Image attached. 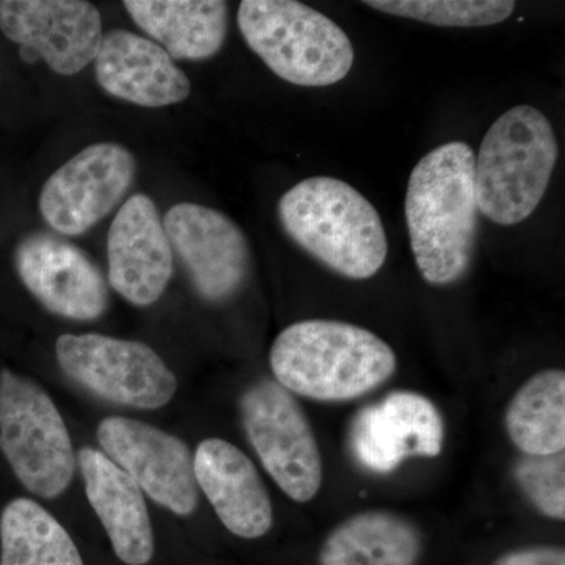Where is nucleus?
Wrapping results in <instances>:
<instances>
[{
  "label": "nucleus",
  "instance_id": "nucleus-1",
  "mask_svg": "<svg viewBox=\"0 0 565 565\" xmlns=\"http://www.w3.org/2000/svg\"><path fill=\"white\" fill-rule=\"evenodd\" d=\"M476 154L449 141L419 159L408 178L405 221L419 274L435 286L459 281L473 262L479 230Z\"/></svg>",
  "mask_w": 565,
  "mask_h": 565
},
{
  "label": "nucleus",
  "instance_id": "nucleus-2",
  "mask_svg": "<svg viewBox=\"0 0 565 565\" xmlns=\"http://www.w3.org/2000/svg\"><path fill=\"white\" fill-rule=\"evenodd\" d=\"M396 364L393 349L377 334L327 319L292 323L270 349L277 384L326 403L373 392L392 377Z\"/></svg>",
  "mask_w": 565,
  "mask_h": 565
},
{
  "label": "nucleus",
  "instance_id": "nucleus-3",
  "mask_svg": "<svg viewBox=\"0 0 565 565\" xmlns=\"http://www.w3.org/2000/svg\"><path fill=\"white\" fill-rule=\"evenodd\" d=\"M278 217L294 243L333 273L367 280L384 267V223L348 182L327 177L300 181L282 193Z\"/></svg>",
  "mask_w": 565,
  "mask_h": 565
},
{
  "label": "nucleus",
  "instance_id": "nucleus-4",
  "mask_svg": "<svg viewBox=\"0 0 565 565\" xmlns=\"http://www.w3.org/2000/svg\"><path fill=\"white\" fill-rule=\"evenodd\" d=\"M559 158L555 129L541 110L515 106L490 126L476 156V202L498 225L526 221L541 204Z\"/></svg>",
  "mask_w": 565,
  "mask_h": 565
},
{
  "label": "nucleus",
  "instance_id": "nucleus-5",
  "mask_svg": "<svg viewBox=\"0 0 565 565\" xmlns=\"http://www.w3.org/2000/svg\"><path fill=\"white\" fill-rule=\"evenodd\" d=\"M237 25L273 73L300 87H329L351 73L355 52L343 29L296 0H244Z\"/></svg>",
  "mask_w": 565,
  "mask_h": 565
},
{
  "label": "nucleus",
  "instance_id": "nucleus-6",
  "mask_svg": "<svg viewBox=\"0 0 565 565\" xmlns=\"http://www.w3.org/2000/svg\"><path fill=\"white\" fill-rule=\"evenodd\" d=\"M0 448L25 489L57 498L76 468L73 444L50 394L29 379L0 373Z\"/></svg>",
  "mask_w": 565,
  "mask_h": 565
},
{
  "label": "nucleus",
  "instance_id": "nucleus-7",
  "mask_svg": "<svg viewBox=\"0 0 565 565\" xmlns=\"http://www.w3.org/2000/svg\"><path fill=\"white\" fill-rule=\"evenodd\" d=\"M63 373L109 403L154 411L172 401L177 377L150 345L104 334H63L55 343Z\"/></svg>",
  "mask_w": 565,
  "mask_h": 565
},
{
  "label": "nucleus",
  "instance_id": "nucleus-8",
  "mask_svg": "<svg viewBox=\"0 0 565 565\" xmlns=\"http://www.w3.org/2000/svg\"><path fill=\"white\" fill-rule=\"evenodd\" d=\"M245 434L277 486L297 503L313 500L322 484L318 441L292 393L259 382L241 397Z\"/></svg>",
  "mask_w": 565,
  "mask_h": 565
},
{
  "label": "nucleus",
  "instance_id": "nucleus-9",
  "mask_svg": "<svg viewBox=\"0 0 565 565\" xmlns=\"http://www.w3.org/2000/svg\"><path fill=\"white\" fill-rule=\"evenodd\" d=\"M136 172L132 152L121 145H90L44 182L41 215L55 232L81 236L120 204Z\"/></svg>",
  "mask_w": 565,
  "mask_h": 565
},
{
  "label": "nucleus",
  "instance_id": "nucleus-10",
  "mask_svg": "<svg viewBox=\"0 0 565 565\" xmlns=\"http://www.w3.org/2000/svg\"><path fill=\"white\" fill-rule=\"evenodd\" d=\"M98 441L111 462L156 503L177 515H191L199 504L191 449L150 424L109 416L98 427Z\"/></svg>",
  "mask_w": 565,
  "mask_h": 565
},
{
  "label": "nucleus",
  "instance_id": "nucleus-11",
  "mask_svg": "<svg viewBox=\"0 0 565 565\" xmlns=\"http://www.w3.org/2000/svg\"><path fill=\"white\" fill-rule=\"evenodd\" d=\"M163 228L204 300L225 302L243 288L250 247L232 218L202 204L181 203L167 212Z\"/></svg>",
  "mask_w": 565,
  "mask_h": 565
},
{
  "label": "nucleus",
  "instance_id": "nucleus-12",
  "mask_svg": "<svg viewBox=\"0 0 565 565\" xmlns=\"http://www.w3.org/2000/svg\"><path fill=\"white\" fill-rule=\"evenodd\" d=\"M0 31L62 76L87 68L104 35L98 9L82 0H3Z\"/></svg>",
  "mask_w": 565,
  "mask_h": 565
},
{
  "label": "nucleus",
  "instance_id": "nucleus-13",
  "mask_svg": "<svg viewBox=\"0 0 565 565\" xmlns=\"http://www.w3.org/2000/svg\"><path fill=\"white\" fill-rule=\"evenodd\" d=\"M440 412L423 394L390 393L352 422L349 445L356 462L374 473H392L408 457H435L444 449Z\"/></svg>",
  "mask_w": 565,
  "mask_h": 565
},
{
  "label": "nucleus",
  "instance_id": "nucleus-14",
  "mask_svg": "<svg viewBox=\"0 0 565 565\" xmlns=\"http://www.w3.org/2000/svg\"><path fill=\"white\" fill-rule=\"evenodd\" d=\"M22 282L51 313L74 321L102 318L109 291L102 270L61 237L36 233L25 237L14 255Z\"/></svg>",
  "mask_w": 565,
  "mask_h": 565
},
{
  "label": "nucleus",
  "instance_id": "nucleus-15",
  "mask_svg": "<svg viewBox=\"0 0 565 565\" xmlns=\"http://www.w3.org/2000/svg\"><path fill=\"white\" fill-rule=\"evenodd\" d=\"M109 282L137 307L161 299L173 274V250L158 207L136 193L117 212L107 236Z\"/></svg>",
  "mask_w": 565,
  "mask_h": 565
},
{
  "label": "nucleus",
  "instance_id": "nucleus-16",
  "mask_svg": "<svg viewBox=\"0 0 565 565\" xmlns=\"http://www.w3.org/2000/svg\"><path fill=\"white\" fill-rule=\"evenodd\" d=\"M196 486L203 490L223 526L243 539L269 533L273 503L255 465L237 446L207 438L193 457Z\"/></svg>",
  "mask_w": 565,
  "mask_h": 565
},
{
  "label": "nucleus",
  "instance_id": "nucleus-17",
  "mask_svg": "<svg viewBox=\"0 0 565 565\" xmlns=\"http://www.w3.org/2000/svg\"><path fill=\"white\" fill-rule=\"evenodd\" d=\"M95 76L104 92L141 107L185 102L191 82L154 41L128 31L104 33L95 57Z\"/></svg>",
  "mask_w": 565,
  "mask_h": 565
},
{
  "label": "nucleus",
  "instance_id": "nucleus-18",
  "mask_svg": "<svg viewBox=\"0 0 565 565\" xmlns=\"http://www.w3.org/2000/svg\"><path fill=\"white\" fill-rule=\"evenodd\" d=\"M77 460L88 503L102 520L115 555L128 565L150 563L154 535L140 487L98 449L82 448Z\"/></svg>",
  "mask_w": 565,
  "mask_h": 565
},
{
  "label": "nucleus",
  "instance_id": "nucleus-19",
  "mask_svg": "<svg viewBox=\"0 0 565 565\" xmlns=\"http://www.w3.org/2000/svg\"><path fill=\"white\" fill-rule=\"evenodd\" d=\"M122 6L177 61H206L225 43L228 3L221 0H126Z\"/></svg>",
  "mask_w": 565,
  "mask_h": 565
},
{
  "label": "nucleus",
  "instance_id": "nucleus-20",
  "mask_svg": "<svg viewBox=\"0 0 565 565\" xmlns=\"http://www.w3.org/2000/svg\"><path fill=\"white\" fill-rule=\"evenodd\" d=\"M418 530L392 512L370 511L344 520L323 542L321 565H415Z\"/></svg>",
  "mask_w": 565,
  "mask_h": 565
},
{
  "label": "nucleus",
  "instance_id": "nucleus-21",
  "mask_svg": "<svg viewBox=\"0 0 565 565\" xmlns=\"http://www.w3.org/2000/svg\"><path fill=\"white\" fill-rule=\"evenodd\" d=\"M505 429L525 456H553L565 448V374L561 370L533 375L505 412Z\"/></svg>",
  "mask_w": 565,
  "mask_h": 565
},
{
  "label": "nucleus",
  "instance_id": "nucleus-22",
  "mask_svg": "<svg viewBox=\"0 0 565 565\" xmlns=\"http://www.w3.org/2000/svg\"><path fill=\"white\" fill-rule=\"evenodd\" d=\"M0 565H84L73 539L35 501L18 498L0 515Z\"/></svg>",
  "mask_w": 565,
  "mask_h": 565
},
{
  "label": "nucleus",
  "instance_id": "nucleus-23",
  "mask_svg": "<svg viewBox=\"0 0 565 565\" xmlns=\"http://www.w3.org/2000/svg\"><path fill=\"white\" fill-rule=\"evenodd\" d=\"M363 6L438 28H489L509 20V0H366Z\"/></svg>",
  "mask_w": 565,
  "mask_h": 565
},
{
  "label": "nucleus",
  "instance_id": "nucleus-24",
  "mask_svg": "<svg viewBox=\"0 0 565 565\" xmlns=\"http://www.w3.org/2000/svg\"><path fill=\"white\" fill-rule=\"evenodd\" d=\"M514 476L523 493L542 514L552 519L565 516V457L523 456L514 467Z\"/></svg>",
  "mask_w": 565,
  "mask_h": 565
},
{
  "label": "nucleus",
  "instance_id": "nucleus-25",
  "mask_svg": "<svg viewBox=\"0 0 565 565\" xmlns=\"http://www.w3.org/2000/svg\"><path fill=\"white\" fill-rule=\"evenodd\" d=\"M494 565H565V553L556 546H535L508 553Z\"/></svg>",
  "mask_w": 565,
  "mask_h": 565
}]
</instances>
